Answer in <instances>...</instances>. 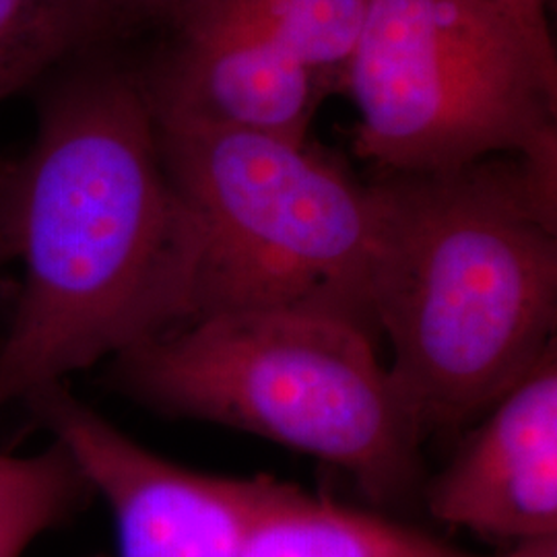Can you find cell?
<instances>
[{
	"instance_id": "cell-1",
	"label": "cell",
	"mask_w": 557,
	"mask_h": 557,
	"mask_svg": "<svg viewBox=\"0 0 557 557\" xmlns=\"http://www.w3.org/2000/svg\"><path fill=\"white\" fill-rule=\"evenodd\" d=\"M15 260L0 409L199 317L202 234L168 176L143 81L87 66L46 96L20 160Z\"/></svg>"
},
{
	"instance_id": "cell-2",
	"label": "cell",
	"mask_w": 557,
	"mask_h": 557,
	"mask_svg": "<svg viewBox=\"0 0 557 557\" xmlns=\"http://www.w3.org/2000/svg\"><path fill=\"white\" fill-rule=\"evenodd\" d=\"M370 310L391 380L423 440L490 411L557 322V184L522 161L384 174Z\"/></svg>"
},
{
	"instance_id": "cell-3",
	"label": "cell",
	"mask_w": 557,
	"mask_h": 557,
	"mask_svg": "<svg viewBox=\"0 0 557 557\" xmlns=\"http://www.w3.org/2000/svg\"><path fill=\"white\" fill-rule=\"evenodd\" d=\"M376 333L317 308L209 312L112 359L120 391L165 416L211 421L335 465L379 508L421 499L416 421Z\"/></svg>"
},
{
	"instance_id": "cell-4",
	"label": "cell",
	"mask_w": 557,
	"mask_h": 557,
	"mask_svg": "<svg viewBox=\"0 0 557 557\" xmlns=\"http://www.w3.org/2000/svg\"><path fill=\"white\" fill-rule=\"evenodd\" d=\"M343 91L386 174L522 161L557 184L556 48L496 0H372Z\"/></svg>"
},
{
	"instance_id": "cell-5",
	"label": "cell",
	"mask_w": 557,
	"mask_h": 557,
	"mask_svg": "<svg viewBox=\"0 0 557 557\" xmlns=\"http://www.w3.org/2000/svg\"><path fill=\"white\" fill-rule=\"evenodd\" d=\"M156 122L168 176L202 234L199 317L301 306L379 333L370 310L384 227L376 182L308 140Z\"/></svg>"
},
{
	"instance_id": "cell-6",
	"label": "cell",
	"mask_w": 557,
	"mask_h": 557,
	"mask_svg": "<svg viewBox=\"0 0 557 557\" xmlns=\"http://www.w3.org/2000/svg\"><path fill=\"white\" fill-rule=\"evenodd\" d=\"M29 403L110 506L116 549L98 557H238L252 518L277 485L273 478L197 473L158 457L66 384Z\"/></svg>"
},
{
	"instance_id": "cell-7",
	"label": "cell",
	"mask_w": 557,
	"mask_h": 557,
	"mask_svg": "<svg viewBox=\"0 0 557 557\" xmlns=\"http://www.w3.org/2000/svg\"><path fill=\"white\" fill-rule=\"evenodd\" d=\"M176 38L153 81V116L306 143L317 77L238 0H188L172 15Z\"/></svg>"
},
{
	"instance_id": "cell-8",
	"label": "cell",
	"mask_w": 557,
	"mask_h": 557,
	"mask_svg": "<svg viewBox=\"0 0 557 557\" xmlns=\"http://www.w3.org/2000/svg\"><path fill=\"white\" fill-rule=\"evenodd\" d=\"M421 502L432 517L515 547L557 537V351L492 407Z\"/></svg>"
},
{
	"instance_id": "cell-9",
	"label": "cell",
	"mask_w": 557,
	"mask_h": 557,
	"mask_svg": "<svg viewBox=\"0 0 557 557\" xmlns=\"http://www.w3.org/2000/svg\"><path fill=\"white\" fill-rule=\"evenodd\" d=\"M238 557H527L515 545L479 556L380 512L358 510L277 481Z\"/></svg>"
},
{
	"instance_id": "cell-10",
	"label": "cell",
	"mask_w": 557,
	"mask_h": 557,
	"mask_svg": "<svg viewBox=\"0 0 557 557\" xmlns=\"http://www.w3.org/2000/svg\"><path fill=\"white\" fill-rule=\"evenodd\" d=\"M114 0H0V103L89 48Z\"/></svg>"
},
{
	"instance_id": "cell-11",
	"label": "cell",
	"mask_w": 557,
	"mask_h": 557,
	"mask_svg": "<svg viewBox=\"0 0 557 557\" xmlns=\"http://www.w3.org/2000/svg\"><path fill=\"white\" fill-rule=\"evenodd\" d=\"M94 496L71 453L54 444L34 457H0V557H23Z\"/></svg>"
},
{
	"instance_id": "cell-12",
	"label": "cell",
	"mask_w": 557,
	"mask_h": 557,
	"mask_svg": "<svg viewBox=\"0 0 557 557\" xmlns=\"http://www.w3.org/2000/svg\"><path fill=\"white\" fill-rule=\"evenodd\" d=\"M260 25L317 77L343 89L372 0H238Z\"/></svg>"
},
{
	"instance_id": "cell-13",
	"label": "cell",
	"mask_w": 557,
	"mask_h": 557,
	"mask_svg": "<svg viewBox=\"0 0 557 557\" xmlns=\"http://www.w3.org/2000/svg\"><path fill=\"white\" fill-rule=\"evenodd\" d=\"M20 160L0 158V273L15 260V193Z\"/></svg>"
},
{
	"instance_id": "cell-14",
	"label": "cell",
	"mask_w": 557,
	"mask_h": 557,
	"mask_svg": "<svg viewBox=\"0 0 557 557\" xmlns=\"http://www.w3.org/2000/svg\"><path fill=\"white\" fill-rule=\"evenodd\" d=\"M515 20L547 48H554L547 17V0H496Z\"/></svg>"
},
{
	"instance_id": "cell-15",
	"label": "cell",
	"mask_w": 557,
	"mask_h": 557,
	"mask_svg": "<svg viewBox=\"0 0 557 557\" xmlns=\"http://www.w3.org/2000/svg\"><path fill=\"white\" fill-rule=\"evenodd\" d=\"M188 0H114L120 11H133L151 17H170Z\"/></svg>"
},
{
	"instance_id": "cell-16",
	"label": "cell",
	"mask_w": 557,
	"mask_h": 557,
	"mask_svg": "<svg viewBox=\"0 0 557 557\" xmlns=\"http://www.w3.org/2000/svg\"><path fill=\"white\" fill-rule=\"evenodd\" d=\"M0 457H2V455H0Z\"/></svg>"
}]
</instances>
